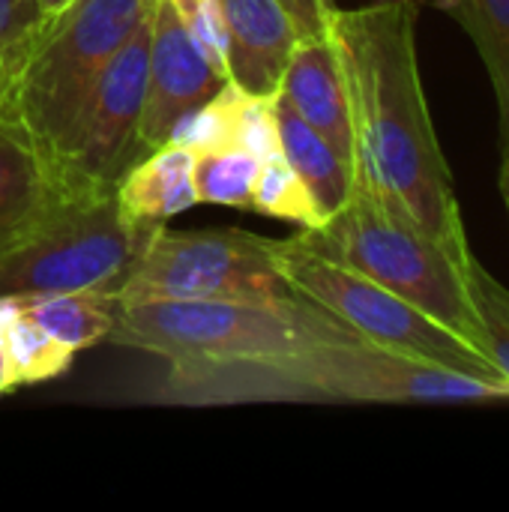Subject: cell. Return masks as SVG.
Wrapping results in <instances>:
<instances>
[{
  "label": "cell",
  "instance_id": "6da1fadb",
  "mask_svg": "<svg viewBox=\"0 0 509 512\" xmlns=\"http://www.w3.org/2000/svg\"><path fill=\"white\" fill-rule=\"evenodd\" d=\"M330 39L351 96L357 189L465 264L471 246L420 75L417 6L381 0L336 9Z\"/></svg>",
  "mask_w": 509,
  "mask_h": 512
},
{
  "label": "cell",
  "instance_id": "7a4b0ae2",
  "mask_svg": "<svg viewBox=\"0 0 509 512\" xmlns=\"http://www.w3.org/2000/svg\"><path fill=\"white\" fill-rule=\"evenodd\" d=\"M213 405L228 402H492L501 390L441 366L396 354L360 336L354 327L330 342L279 363H213L201 375Z\"/></svg>",
  "mask_w": 509,
  "mask_h": 512
},
{
  "label": "cell",
  "instance_id": "3957f363",
  "mask_svg": "<svg viewBox=\"0 0 509 512\" xmlns=\"http://www.w3.org/2000/svg\"><path fill=\"white\" fill-rule=\"evenodd\" d=\"M351 327L306 297L120 303L108 342L168 363H279Z\"/></svg>",
  "mask_w": 509,
  "mask_h": 512
},
{
  "label": "cell",
  "instance_id": "277c9868",
  "mask_svg": "<svg viewBox=\"0 0 509 512\" xmlns=\"http://www.w3.org/2000/svg\"><path fill=\"white\" fill-rule=\"evenodd\" d=\"M300 237L423 309L441 327L486 354L462 264L441 243L372 201L366 192L354 189L351 201L336 216L318 228L300 231Z\"/></svg>",
  "mask_w": 509,
  "mask_h": 512
},
{
  "label": "cell",
  "instance_id": "5b68a950",
  "mask_svg": "<svg viewBox=\"0 0 509 512\" xmlns=\"http://www.w3.org/2000/svg\"><path fill=\"white\" fill-rule=\"evenodd\" d=\"M273 261L279 276L297 297H306L315 306L327 309L369 342L489 384L509 399V384L486 354L462 342L456 333L441 327L435 318H429L423 309L411 306L399 294L318 252L300 234L288 240H273Z\"/></svg>",
  "mask_w": 509,
  "mask_h": 512
},
{
  "label": "cell",
  "instance_id": "8992f818",
  "mask_svg": "<svg viewBox=\"0 0 509 512\" xmlns=\"http://www.w3.org/2000/svg\"><path fill=\"white\" fill-rule=\"evenodd\" d=\"M156 0H72L45 21L15 72L0 114L18 120L45 153L66 132L78 102Z\"/></svg>",
  "mask_w": 509,
  "mask_h": 512
},
{
  "label": "cell",
  "instance_id": "52a82bcc",
  "mask_svg": "<svg viewBox=\"0 0 509 512\" xmlns=\"http://www.w3.org/2000/svg\"><path fill=\"white\" fill-rule=\"evenodd\" d=\"M159 225L165 222L126 216L117 192L78 195L36 234L0 255V297L66 291L120 297Z\"/></svg>",
  "mask_w": 509,
  "mask_h": 512
},
{
  "label": "cell",
  "instance_id": "ba28073f",
  "mask_svg": "<svg viewBox=\"0 0 509 512\" xmlns=\"http://www.w3.org/2000/svg\"><path fill=\"white\" fill-rule=\"evenodd\" d=\"M273 240L243 228L171 231L159 225L132 267L120 303L135 300H288Z\"/></svg>",
  "mask_w": 509,
  "mask_h": 512
},
{
  "label": "cell",
  "instance_id": "9c48e42d",
  "mask_svg": "<svg viewBox=\"0 0 509 512\" xmlns=\"http://www.w3.org/2000/svg\"><path fill=\"white\" fill-rule=\"evenodd\" d=\"M150 15L102 66L66 132L48 153L72 195L117 192L123 174L147 156L141 147V108L147 87Z\"/></svg>",
  "mask_w": 509,
  "mask_h": 512
},
{
  "label": "cell",
  "instance_id": "30bf717a",
  "mask_svg": "<svg viewBox=\"0 0 509 512\" xmlns=\"http://www.w3.org/2000/svg\"><path fill=\"white\" fill-rule=\"evenodd\" d=\"M228 84V75L207 57L195 36L180 21L171 0H156L150 15L147 87L141 108V147L150 153L168 144L174 126L213 99Z\"/></svg>",
  "mask_w": 509,
  "mask_h": 512
},
{
  "label": "cell",
  "instance_id": "8fae6325",
  "mask_svg": "<svg viewBox=\"0 0 509 512\" xmlns=\"http://www.w3.org/2000/svg\"><path fill=\"white\" fill-rule=\"evenodd\" d=\"M72 198L39 141L0 114V255L51 222Z\"/></svg>",
  "mask_w": 509,
  "mask_h": 512
},
{
  "label": "cell",
  "instance_id": "7c38bea8",
  "mask_svg": "<svg viewBox=\"0 0 509 512\" xmlns=\"http://www.w3.org/2000/svg\"><path fill=\"white\" fill-rule=\"evenodd\" d=\"M354 168V120L345 69L333 39H300L282 72L279 93Z\"/></svg>",
  "mask_w": 509,
  "mask_h": 512
},
{
  "label": "cell",
  "instance_id": "4fadbf2b",
  "mask_svg": "<svg viewBox=\"0 0 509 512\" xmlns=\"http://www.w3.org/2000/svg\"><path fill=\"white\" fill-rule=\"evenodd\" d=\"M228 36V81L252 96H276L300 42L279 0H219Z\"/></svg>",
  "mask_w": 509,
  "mask_h": 512
},
{
  "label": "cell",
  "instance_id": "5bb4252c",
  "mask_svg": "<svg viewBox=\"0 0 509 512\" xmlns=\"http://www.w3.org/2000/svg\"><path fill=\"white\" fill-rule=\"evenodd\" d=\"M276 126H279L282 159L306 183L321 219L327 222L351 201V195L357 189L354 168L282 96H276Z\"/></svg>",
  "mask_w": 509,
  "mask_h": 512
},
{
  "label": "cell",
  "instance_id": "9a60e30c",
  "mask_svg": "<svg viewBox=\"0 0 509 512\" xmlns=\"http://www.w3.org/2000/svg\"><path fill=\"white\" fill-rule=\"evenodd\" d=\"M192 153L180 144H162L141 156L117 183V201L138 222H168L198 204L192 180Z\"/></svg>",
  "mask_w": 509,
  "mask_h": 512
},
{
  "label": "cell",
  "instance_id": "2e32d148",
  "mask_svg": "<svg viewBox=\"0 0 509 512\" xmlns=\"http://www.w3.org/2000/svg\"><path fill=\"white\" fill-rule=\"evenodd\" d=\"M18 303L27 318H33L60 345L78 354L108 339L117 318L120 297L96 294V291H66V294L18 297Z\"/></svg>",
  "mask_w": 509,
  "mask_h": 512
},
{
  "label": "cell",
  "instance_id": "e0dca14e",
  "mask_svg": "<svg viewBox=\"0 0 509 512\" xmlns=\"http://www.w3.org/2000/svg\"><path fill=\"white\" fill-rule=\"evenodd\" d=\"M438 6L450 12L477 45L495 90L501 150H509V0H438Z\"/></svg>",
  "mask_w": 509,
  "mask_h": 512
},
{
  "label": "cell",
  "instance_id": "ac0fdd59",
  "mask_svg": "<svg viewBox=\"0 0 509 512\" xmlns=\"http://www.w3.org/2000/svg\"><path fill=\"white\" fill-rule=\"evenodd\" d=\"M192 156H195L192 180H195L198 204H216L234 210L252 207V189L261 168V162L252 153H246L240 144H225Z\"/></svg>",
  "mask_w": 509,
  "mask_h": 512
},
{
  "label": "cell",
  "instance_id": "d6986e66",
  "mask_svg": "<svg viewBox=\"0 0 509 512\" xmlns=\"http://www.w3.org/2000/svg\"><path fill=\"white\" fill-rule=\"evenodd\" d=\"M3 348H6V357H9V366H12V378H15L18 387L60 378V375L69 372V366L75 360L72 348L60 345L48 330H42L24 312L3 333Z\"/></svg>",
  "mask_w": 509,
  "mask_h": 512
},
{
  "label": "cell",
  "instance_id": "ffe728a7",
  "mask_svg": "<svg viewBox=\"0 0 509 512\" xmlns=\"http://www.w3.org/2000/svg\"><path fill=\"white\" fill-rule=\"evenodd\" d=\"M462 276L483 333V351L509 384V288L480 264L474 252L462 264Z\"/></svg>",
  "mask_w": 509,
  "mask_h": 512
},
{
  "label": "cell",
  "instance_id": "44dd1931",
  "mask_svg": "<svg viewBox=\"0 0 509 512\" xmlns=\"http://www.w3.org/2000/svg\"><path fill=\"white\" fill-rule=\"evenodd\" d=\"M261 216L270 219H282V222H294L303 231L318 228L324 219L306 189V183L297 177V171L279 156L270 162H261L258 177H255V189H252V207Z\"/></svg>",
  "mask_w": 509,
  "mask_h": 512
},
{
  "label": "cell",
  "instance_id": "7402d4cb",
  "mask_svg": "<svg viewBox=\"0 0 509 512\" xmlns=\"http://www.w3.org/2000/svg\"><path fill=\"white\" fill-rule=\"evenodd\" d=\"M237 102H240V87H234L228 81L213 99H207L204 105L189 111L174 126L168 141L186 147L189 153L234 144V138H237Z\"/></svg>",
  "mask_w": 509,
  "mask_h": 512
},
{
  "label": "cell",
  "instance_id": "603a6c76",
  "mask_svg": "<svg viewBox=\"0 0 509 512\" xmlns=\"http://www.w3.org/2000/svg\"><path fill=\"white\" fill-rule=\"evenodd\" d=\"M42 27L45 18L36 0H0V105Z\"/></svg>",
  "mask_w": 509,
  "mask_h": 512
},
{
  "label": "cell",
  "instance_id": "cb8c5ba5",
  "mask_svg": "<svg viewBox=\"0 0 509 512\" xmlns=\"http://www.w3.org/2000/svg\"><path fill=\"white\" fill-rule=\"evenodd\" d=\"M234 144H240L258 162H270L282 156L279 126H276V96H252L240 90Z\"/></svg>",
  "mask_w": 509,
  "mask_h": 512
},
{
  "label": "cell",
  "instance_id": "d4e9b609",
  "mask_svg": "<svg viewBox=\"0 0 509 512\" xmlns=\"http://www.w3.org/2000/svg\"><path fill=\"white\" fill-rule=\"evenodd\" d=\"M186 30L207 51V57L228 75V36L219 12V0H171Z\"/></svg>",
  "mask_w": 509,
  "mask_h": 512
},
{
  "label": "cell",
  "instance_id": "484cf974",
  "mask_svg": "<svg viewBox=\"0 0 509 512\" xmlns=\"http://www.w3.org/2000/svg\"><path fill=\"white\" fill-rule=\"evenodd\" d=\"M279 6L288 12L300 39H327L330 36L333 18H336L333 0H279Z\"/></svg>",
  "mask_w": 509,
  "mask_h": 512
},
{
  "label": "cell",
  "instance_id": "4316f807",
  "mask_svg": "<svg viewBox=\"0 0 509 512\" xmlns=\"http://www.w3.org/2000/svg\"><path fill=\"white\" fill-rule=\"evenodd\" d=\"M36 3H39V12H42V18H45V21H51V18H57V15L66 9L72 0H36Z\"/></svg>",
  "mask_w": 509,
  "mask_h": 512
},
{
  "label": "cell",
  "instance_id": "83f0119b",
  "mask_svg": "<svg viewBox=\"0 0 509 512\" xmlns=\"http://www.w3.org/2000/svg\"><path fill=\"white\" fill-rule=\"evenodd\" d=\"M498 186H501V195H504V204H507L509 213V150H501V177H498Z\"/></svg>",
  "mask_w": 509,
  "mask_h": 512
},
{
  "label": "cell",
  "instance_id": "f1b7e54d",
  "mask_svg": "<svg viewBox=\"0 0 509 512\" xmlns=\"http://www.w3.org/2000/svg\"><path fill=\"white\" fill-rule=\"evenodd\" d=\"M408 3H414V0H408Z\"/></svg>",
  "mask_w": 509,
  "mask_h": 512
},
{
  "label": "cell",
  "instance_id": "f546056e",
  "mask_svg": "<svg viewBox=\"0 0 509 512\" xmlns=\"http://www.w3.org/2000/svg\"><path fill=\"white\" fill-rule=\"evenodd\" d=\"M0 396H3V393H0Z\"/></svg>",
  "mask_w": 509,
  "mask_h": 512
}]
</instances>
